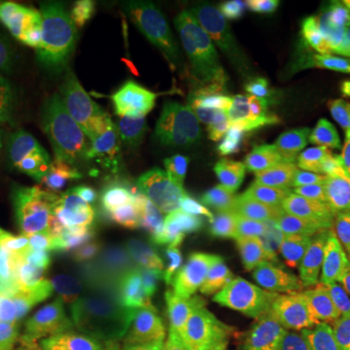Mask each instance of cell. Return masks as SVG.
Listing matches in <instances>:
<instances>
[{"label":"cell","mask_w":350,"mask_h":350,"mask_svg":"<svg viewBox=\"0 0 350 350\" xmlns=\"http://www.w3.org/2000/svg\"><path fill=\"white\" fill-rule=\"evenodd\" d=\"M82 82H84V57H82V49H76L51 64L39 84L64 96H70L75 100L82 92Z\"/></svg>","instance_id":"cell-15"},{"label":"cell","mask_w":350,"mask_h":350,"mask_svg":"<svg viewBox=\"0 0 350 350\" xmlns=\"http://www.w3.org/2000/svg\"><path fill=\"white\" fill-rule=\"evenodd\" d=\"M41 12V8L24 2L4 4V8L0 10V43L8 51H12L14 45L25 33V29L38 20Z\"/></svg>","instance_id":"cell-17"},{"label":"cell","mask_w":350,"mask_h":350,"mask_svg":"<svg viewBox=\"0 0 350 350\" xmlns=\"http://www.w3.org/2000/svg\"><path fill=\"white\" fill-rule=\"evenodd\" d=\"M2 8H4V4H2V2H0V10H2Z\"/></svg>","instance_id":"cell-21"},{"label":"cell","mask_w":350,"mask_h":350,"mask_svg":"<svg viewBox=\"0 0 350 350\" xmlns=\"http://www.w3.org/2000/svg\"><path fill=\"white\" fill-rule=\"evenodd\" d=\"M92 350H163L142 329L121 321L107 319L101 329L100 340Z\"/></svg>","instance_id":"cell-16"},{"label":"cell","mask_w":350,"mask_h":350,"mask_svg":"<svg viewBox=\"0 0 350 350\" xmlns=\"http://www.w3.org/2000/svg\"><path fill=\"white\" fill-rule=\"evenodd\" d=\"M82 25L70 18L43 10L10 53L27 75L41 82L51 64L70 51L82 49Z\"/></svg>","instance_id":"cell-9"},{"label":"cell","mask_w":350,"mask_h":350,"mask_svg":"<svg viewBox=\"0 0 350 350\" xmlns=\"http://www.w3.org/2000/svg\"><path fill=\"white\" fill-rule=\"evenodd\" d=\"M94 301L59 265L38 259L25 265L14 284V317L25 335L38 329L45 319L70 308H88Z\"/></svg>","instance_id":"cell-7"},{"label":"cell","mask_w":350,"mask_h":350,"mask_svg":"<svg viewBox=\"0 0 350 350\" xmlns=\"http://www.w3.org/2000/svg\"><path fill=\"white\" fill-rule=\"evenodd\" d=\"M29 202L27 175L10 154L0 150V247L24 238Z\"/></svg>","instance_id":"cell-12"},{"label":"cell","mask_w":350,"mask_h":350,"mask_svg":"<svg viewBox=\"0 0 350 350\" xmlns=\"http://www.w3.org/2000/svg\"><path fill=\"white\" fill-rule=\"evenodd\" d=\"M290 234H239L234 261L239 280L257 296L271 298L282 288L294 262Z\"/></svg>","instance_id":"cell-8"},{"label":"cell","mask_w":350,"mask_h":350,"mask_svg":"<svg viewBox=\"0 0 350 350\" xmlns=\"http://www.w3.org/2000/svg\"><path fill=\"white\" fill-rule=\"evenodd\" d=\"M29 125V105L18 78L0 64V144L22 146Z\"/></svg>","instance_id":"cell-14"},{"label":"cell","mask_w":350,"mask_h":350,"mask_svg":"<svg viewBox=\"0 0 350 350\" xmlns=\"http://www.w3.org/2000/svg\"><path fill=\"white\" fill-rule=\"evenodd\" d=\"M82 251L109 306V319L146 331L160 317H172L174 273L133 220L119 189H103L90 200Z\"/></svg>","instance_id":"cell-2"},{"label":"cell","mask_w":350,"mask_h":350,"mask_svg":"<svg viewBox=\"0 0 350 350\" xmlns=\"http://www.w3.org/2000/svg\"><path fill=\"white\" fill-rule=\"evenodd\" d=\"M329 333L333 338V349L350 350V310L329 319Z\"/></svg>","instance_id":"cell-18"},{"label":"cell","mask_w":350,"mask_h":350,"mask_svg":"<svg viewBox=\"0 0 350 350\" xmlns=\"http://www.w3.org/2000/svg\"><path fill=\"white\" fill-rule=\"evenodd\" d=\"M2 292H4V261L0 257V296H2Z\"/></svg>","instance_id":"cell-20"},{"label":"cell","mask_w":350,"mask_h":350,"mask_svg":"<svg viewBox=\"0 0 350 350\" xmlns=\"http://www.w3.org/2000/svg\"><path fill=\"white\" fill-rule=\"evenodd\" d=\"M103 323L96 304L70 308L45 319L31 337L55 350H92L100 340Z\"/></svg>","instance_id":"cell-11"},{"label":"cell","mask_w":350,"mask_h":350,"mask_svg":"<svg viewBox=\"0 0 350 350\" xmlns=\"http://www.w3.org/2000/svg\"><path fill=\"white\" fill-rule=\"evenodd\" d=\"M191 6L183 0H158L150 4L140 24V36L152 55H165L187 31Z\"/></svg>","instance_id":"cell-13"},{"label":"cell","mask_w":350,"mask_h":350,"mask_svg":"<svg viewBox=\"0 0 350 350\" xmlns=\"http://www.w3.org/2000/svg\"><path fill=\"white\" fill-rule=\"evenodd\" d=\"M310 275L325 290L350 294V202L331 204L313 243Z\"/></svg>","instance_id":"cell-10"},{"label":"cell","mask_w":350,"mask_h":350,"mask_svg":"<svg viewBox=\"0 0 350 350\" xmlns=\"http://www.w3.org/2000/svg\"><path fill=\"white\" fill-rule=\"evenodd\" d=\"M313 189L269 162H255L222 193L238 234H290L310 213Z\"/></svg>","instance_id":"cell-5"},{"label":"cell","mask_w":350,"mask_h":350,"mask_svg":"<svg viewBox=\"0 0 350 350\" xmlns=\"http://www.w3.org/2000/svg\"><path fill=\"white\" fill-rule=\"evenodd\" d=\"M119 193L133 220L181 284L211 259L222 241V236L172 185L142 138L131 142Z\"/></svg>","instance_id":"cell-3"},{"label":"cell","mask_w":350,"mask_h":350,"mask_svg":"<svg viewBox=\"0 0 350 350\" xmlns=\"http://www.w3.org/2000/svg\"><path fill=\"white\" fill-rule=\"evenodd\" d=\"M349 51H350V38H349Z\"/></svg>","instance_id":"cell-22"},{"label":"cell","mask_w":350,"mask_h":350,"mask_svg":"<svg viewBox=\"0 0 350 350\" xmlns=\"http://www.w3.org/2000/svg\"><path fill=\"white\" fill-rule=\"evenodd\" d=\"M243 14L262 45L350 137V76L319 16L300 2H250Z\"/></svg>","instance_id":"cell-4"},{"label":"cell","mask_w":350,"mask_h":350,"mask_svg":"<svg viewBox=\"0 0 350 350\" xmlns=\"http://www.w3.org/2000/svg\"><path fill=\"white\" fill-rule=\"evenodd\" d=\"M284 350H335L331 342H327L321 337L317 335H308V337L300 338L296 342H292L290 347H286Z\"/></svg>","instance_id":"cell-19"},{"label":"cell","mask_w":350,"mask_h":350,"mask_svg":"<svg viewBox=\"0 0 350 350\" xmlns=\"http://www.w3.org/2000/svg\"><path fill=\"white\" fill-rule=\"evenodd\" d=\"M172 317L193 319L208 335L234 342L238 338L241 319V290L234 253L224 243H218L211 259L183 282L177 294Z\"/></svg>","instance_id":"cell-6"},{"label":"cell","mask_w":350,"mask_h":350,"mask_svg":"<svg viewBox=\"0 0 350 350\" xmlns=\"http://www.w3.org/2000/svg\"><path fill=\"white\" fill-rule=\"evenodd\" d=\"M84 33V82L72 100L82 135L117 148L137 138L140 115L150 100L154 59L123 6L101 2L80 8Z\"/></svg>","instance_id":"cell-1"}]
</instances>
